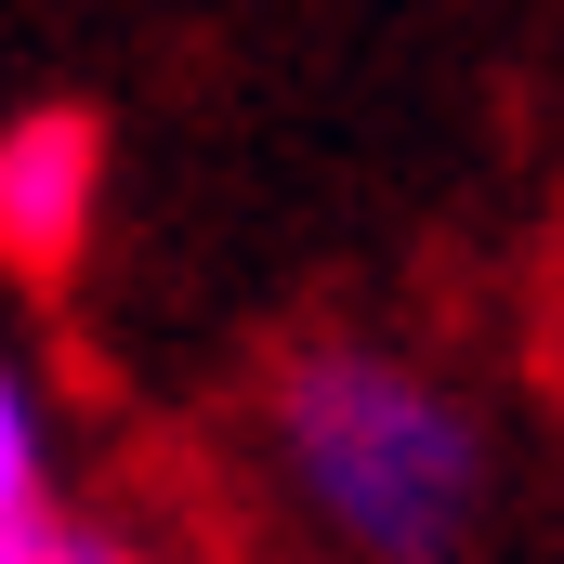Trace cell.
I'll list each match as a JSON object with an SVG mask.
<instances>
[{
	"mask_svg": "<svg viewBox=\"0 0 564 564\" xmlns=\"http://www.w3.org/2000/svg\"><path fill=\"white\" fill-rule=\"evenodd\" d=\"M250 473L328 564H473L499 512V421L408 328L315 315L250 381Z\"/></svg>",
	"mask_w": 564,
	"mask_h": 564,
	"instance_id": "1",
	"label": "cell"
},
{
	"mask_svg": "<svg viewBox=\"0 0 564 564\" xmlns=\"http://www.w3.org/2000/svg\"><path fill=\"white\" fill-rule=\"evenodd\" d=\"M106 237V132L79 106L0 119V276H66Z\"/></svg>",
	"mask_w": 564,
	"mask_h": 564,
	"instance_id": "2",
	"label": "cell"
},
{
	"mask_svg": "<svg viewBox=\"0 0 564 564\" xmlns=\"http://www.w3.org/2000/svg\"><path fill=\"white\" fill-rule=\"evenodd\" d=\"M66 499H79V486H66V408H53V368H40L26 341H0V552L40 539Z\"/></svg>",
	"mask_w": 564,
	"mask_h": 564,
	"instance_id": "3",
	"label": "cell"
},
{
	"mask_svg": "<svg viewBox=\"0 0 564 564\" xmlns=\"http://www.w3.org/2000/svg\"><path fill=\"white\" fill-rule=\"evenodd\" d=\"M0 564H144V539H132V525H106V512H79V499H66V512H53L40 539H13Z\"/></svg>",
	"mask_w": 564,
	"mask_h": 564,
	"instance_id": "4",
	"label": "cell"
}]
</instances>
